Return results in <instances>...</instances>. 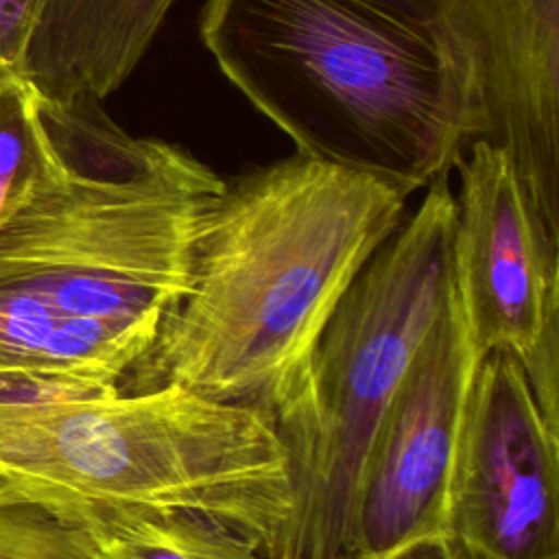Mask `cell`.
<instances>
[{"instance_id":"1","label":"cell","mask_w":559,"mask_h":559,"mask_svg":"<svg viewBox=\"0 0 559 559\" xmlns=\"http://www.w3.org/2000/svg\"><path fill=\"white\" fill-rule=\"evenodd\" d=\"M413 192L299 153L223 181L201 212L188 286L118 391L177 384L273 424Z\"/></svg>"},{"instance_id":"2","label":"cell","mask_w":559,"mask_h":559,"mask_svg":"<svg viewBox=\"0 0 559 559\" xmlns=\"http://www.w3.org/2000/svg\"><path fill=\"white\" fill-rule=\"evenodd\" d=\"M199 33L299 155L419 190L480 138L439 0H205Z\"/></svg>"},{"instance_id":"3","label":"cell","mask_w":559,"mask_h":559,"mask_svg":"<svg viewBox=\"0 0 559 559\" xmlns=\"http://www.w3.org/2000/svg\"><path fill=\"white\" fill-rule=\"evenodd\" d=\"M0 507L94 531L124 513L192 511L264 552L290 515L273 424L177 384L0 406Z\"/></svg>"},{"instance_id":"4","label":"cell","mask_w":559,"mask_h":559,"mask_svg":"<svg viewBox=\"0 0 559 559\" xmlns=\"http://www.w3.org/2000/svg\"><path fill=\"white\" fill-rule=\"evenodd\" d=\"M39 107L50 157L0 225V286L153 345L223 179L177 144L131 138L98 100L39 94Z\"/></svg>"},{"instance_id":"5","label":"cell","mask_w":559,"mask_h":559,"mask_svg":"<svg viewBox=\"0 0 559 559\" xmlns=\"http://www.w3.org/2000/svg\"><path fill=\"white\" fill-rule=\"evenodd\" d=\"M330 317L295 400L273 419L293 507L264 559H354L356 489L376 428L454 288L456 199L430 181Z\"/></svg>"},{"instance_id":"6","label":"cell","mask_w":559,"mask_h":559,"mask_svg":"<svg viewBox=\"0 0 559 559\" xmlns=\"http://www.w3.org/2000/svg\"><path fill=\"white\" fill-rule=\"evenodd\" d=\"M454 559H559V435L509 352L480 356L448 478Z\"/></svg>"},{"instance_id":"7","label":"cell","mask_w":559,"mask_h":559,"mask_svg":"<svg viewBox=\"0 0 559 559\" xmlns=\"http://www.w3.org/2000/svg\"><path fill=\"white\" fill-rule=\"evenodd\" d=\"M478 360L454 286L371 439L356 489L354 559L443 533L450 467Z\"/></svg>"},{"instance_id":"8","label":"cell","mask_w":559,"mask_h":559,"mask_svg":"<svg viewBox=\"0 0 559 559\" xmlns=\"http://www.w3.org/2000/svg\"><path fill=\"white\" fill-rule=\"evenodd\" d=\"M456 168L452 260L469 338L480 356L509 352L524 362L559 325V240L539 223L502 148L474 140Z\"/></svg>"},{"instance_id":"9","label":"cell","mask_w":559,"mask_h":559,"mask_svg":"<svg viewBox=\"0 0 559 559\" xmlns=\"http://www.w3.org/2000/svg\"><path fill=\"white\" fill-rule=\"evenodd\" d=\"M463 46L480 138L502 148L559 240V0H439Z\"/></svg>"},{"instance_id":"10","label":"cell","mask_w":559,"mask_h":559,"mask_svg":"<svg viewBox=\"0 0 559 559\" xmlns=\"http://www.w3.org/2000/svg\"><path fill=\"white\" fill-rule=\"evenodd\" d=\"M148 343L0 286V406H33L118 391Z\"/></svg>"},{"instance_id":"11","label":"cell","mask_w":559,"mask_h":559,"mask_svg":"<svg viewBox=\"0 0 559 559\" xmlns=\"http://www.w3.org/2000/svg\"><path fill=\"white\" fill-rule=\"evenodd\" d=\"M173 0H44L22 79L59 103L111 94L142 57Z\"/></svg>"},{"instance_id":"12","label":"cell","mask_w":559,"mask_h":559,"mask_svg":"<svg viewBox=\"0 0 559 559\" xmlns=\"http://www.w3.org/2000/svg\"><path fill=\"white\" fill-rule=\"evenodd\" d=\"M92 535L105 559H264L251 539L192 511L124 513Z\"/></svg>"},{"instance_id":"13","label":"cell","mask_w":559,"mask_h":559,"mask_svg":"<svg viewBox=\"0 0 559 559\" xmlns=\"http://www.w3.org/2000/svg\"><path fill=\"white\" fill-rule=\"evenodd\" d=\"M50 157L39 92L22 76L0 85V225L26 197Z\"/></svg>"},{"instance_id":"14","label":"cell","mask_w":559,"mask_h":559,"mask_svg":"<svg viewBox=\"0 0 559 559\" xmlns=\"http://www.w3.org/2000/svg\"><path fill=\"white\" fill-rule=\"evenodd\" d=\"M0 559H105L96 537L33 507H0Z\"/></svg>"},{"instance_id":"15","label":"cell","mask_w":559,"mask_h":559,"mask_svg":"<svg viewBox=\"0 0 559 559\" xmlns=\"http://www.w3.org/2000/svg\"><path fill=\"white\" fill-rule=\"evenodd\" d=\"M44 0H0V85L22 76L26 46Z\"/></svg>"},{"instance_id":"16","label":"cell","mask_w":559,"mask_h":559,"mask_svg":"<svg viewBox=\"0 0 559 559\" xmlns=\"http://www.w3.org/2000/svg\"><path fill=\"white\" fill-rule=\"evenodd\" d=\"M376 559H454V552L448 537L443 533H437L402 544Z\"/></svg>"}]
</instances>
